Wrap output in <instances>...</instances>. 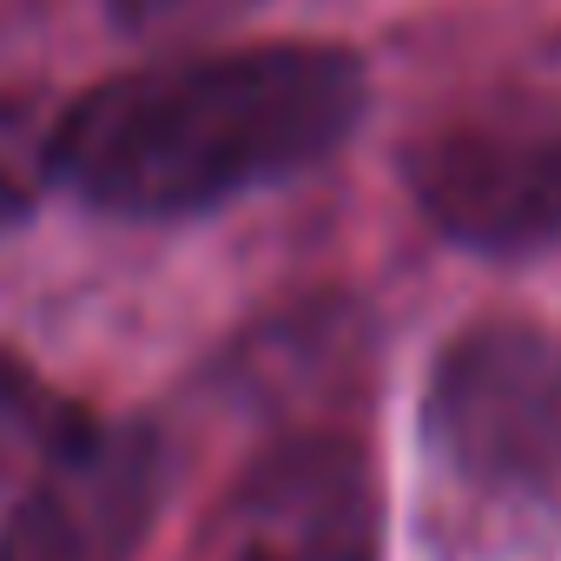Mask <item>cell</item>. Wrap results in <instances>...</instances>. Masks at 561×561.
<instances>
[{"mask_svg": "<svg viewBox=\"0 0 561 561\" xmlns=\"http://www.w3.org/2000/svg\"><path fill=\"white\" fill-rule=\"evenodd\" d=\"M344 47H238L106 80L54 119V179L113 218H185L318 165L364 119Z\"/></svg>", "mask_w": 561, "mask_h": 561, "instance_id": "obj_1", "label": "cell"}, {"mask_svg": "<svg viewBox=\"0 0 561 561\" xmlns=\"http://www.w3.org/2000/svg\"><path fill=\"white\" fill-rule=\"evenodd\" d=\"M423 443L489 495H528L561 476V337L522 318H482L430 370Z\"/></svg>", "mask_w": 561, "mask_h": 561, "instance_id": "obj_2", "label": "cell"}, {"mask_svg": "<svg viewBox=\"0 0 561 561\" xmlns=\"http://www.w3.org/2000/svg\"><path fill=\"white\" fill-rule=\"evenodd\" d=\"M423 218L469 251H535L561 231V113L522 93L436 119L403 152Z\"/></svg>", "mask_w": 561, "mask_h": 561, "instance_id": "obj_3", "label": "cell"}, {"mask_svg": "<svg viewBox=\"0 0 561 561\" xmlns=\"http://www.w3.org/2000/svg\"><path fill=\"white\" fill-rule=\"evenodd\" d=\"M383 489L351 436L264 449L205 528V561H377Z\"/></svg>", "mask_w": 561, "mask_h": 561, "instance_id": "obj_4", "label": "cell"}, {"mask_svg": "<svg viewBox=\"0 0 561 561\" xmlns=\"http://www.w3.org/2000/svg\"><path fill=\"white\" fill-rule=\"evenodd\" d=\"M165 482V449L139 423L80 416L41 449L27 495L0 528V561H133Z\"/></svg>", "mask_w": 561, "mask_h": 561, "instance_id": "obj_5", "label": "cell"}, {"mask_svg": "<svg viewBox=\"0 0 561 561\" xmlns=\"http://www.w3.org/2000/svg\"><path fill=\"white\" fill-rule=\"evenodd\" d=\"M54 185V113L34 100H0V231L21 225Z\"/></svg>", "mask_w": 561, "mask_h": 561, "instance_id": "obj_6", "label": "cell"}, {"mask_svg": "<svg viewBox=\"0 0 561 561\" xmlns=\"http://www.w3.org/2000/svg\"><path fill=\"white\" fill-rule=\"evenodd\" d=\"M87 410H73V403H54L41 383H27L14 364H0V462H8V449L14 443H60L73 423H80Z\"/></svg>", "mask_w": 561, "mask_h": 561, "instance_id": "obj_7", "label": "cell"}, {"mask_svg": "<svg viewBox=\"0 0 561 561\" xmlns=\"http://www.w3.org/2000/svg\"><path fill=\"white\" fill-rule=\"evenodd\" d=\"M238 0H113V14L139 34H159V27H185V21H205V14H231Z\"/></svg>", "mask_w": 561, "mask_h": 561, "instance_id": "obj_8", "label": "cell"}]
</instances>
